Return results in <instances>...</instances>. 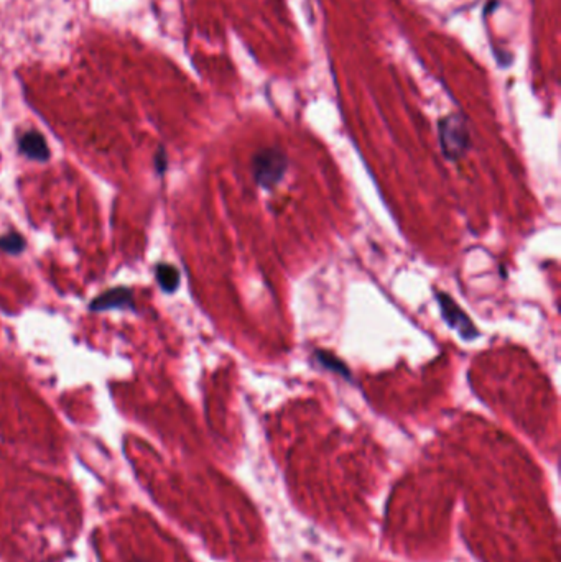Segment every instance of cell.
<instances>
[{"label":"cell","mask_w":561,"mask_h":562,"mask_svg":"<svg viewBox=\"0 0 561 562\" xmlns=\"http://www.w3.org/2000/svg\"><path fill=\"white\" fill-rule=\"evenodd\" d=\"M155 276H157L158 284H160V288L165 293L171 294V293H175L176 289H178L181 276H180V271L176 270L173 265H170V264L157 265Z\"/></svg>","instance_id":"8992f818"},{"label":"cell","mask_w":561,"mask_h":562,"mask_svg":"<svg viewBox=\"0 0 561 562\" xmlns=\"http://www.w3.org/2000/svg\"><path fill=\"white\" fill-rule=\"evenodd\" d=\"M436 298L438 303H440L441 314L451 329H455L461 337L466 339V341H473V339L479 337L477 328L474 326L473 321H471V317L461 310L455 299L448 296L446 293H438Z\"/></svg>","instance_id":"3957f363"},{"label":"cell","mask_w":561,"mask_h":562,"mask_svg":"<svg viewBox=\"0 0 561 562\" xmlns=\"http://www.w3.org/2000/svg\"><path fill=\"white\" fill-rule=\"evenodd\" d=\"M287 170V158L280 150L264 148L253 155L252 171L257 184L271 189L282 181Z\"/></svg>","instance_id":"6da1fadb"},{"label":"cell","mask_w":561,"mask_h":562,"mask_svg":"<svg viewBox=\"0 0 561 562\" xmlns=\"http://www.w3.org/2000/svg\"><path fill=\"white\" fill-rule=\"evenodd\" d=\"M166 168H168V155H166L165 148L160 147L155 155V170L158 175H163L166 171Z\"/></svg>","instance_id":"9c48e42d"},{"label":"cell","mask_w":561,"mask_h":562,"mask_svg":"<svg viewBox=\"0 0 561 562\" xmlns=\"http://www.w3.org/2000/svg\"><path fill=\"white\" fill-rule=\"evenodd\" d=\"M441 150L448 160H458L469 148V134L461 115H448L440 122Z\"/></svg>","instance_id":"7a4b0ae2"},{"label":"cell","mask_w":561,"mask_h":562,"mask_svg":"<svg viewBox=\"0 0 561 562\" xmlns=\"http://www.w3.org/2000/svg\"><path fill=\"white\" fill-rule=\"evenodd\" d=\"M90 311H107V310H135L134 294L129 288L117 287L109 289V291L102 293L101 296L90 301Z\"/></svg>","instance_id":"277c9868"},{"label":"cell","mask_w":561,"mask_h":562,"mask_svg":"<svg viewBox=\"0 0 561 562\" xmlns=\"http://www.w3.org/2000/svg\"><path fill=\"white\" fill-rule=\"evenodd\" d=\"M316 357H318V360L326 367V369H331L333 371H338L339 375H344V377H347L346 365H344L342 362H339V359H336V357H333L331 353L319 351V352H316Z\"/></svg>","instance_id":"ba28073f"},{"label":"cell","mask_w":561,"mask_h":562,"mask_svg":"<svg viewBox=\"0 0 561 562\" xmlns=\"http://www.w3.org/2000/svg\"><path fill=\"white\" fill-rule=\"evenodd\" d=\"M26 242L18 232H8L6 235H0V250L8 253V255H18L25 250Z\"/></svg>","instance_id":"52a82bcc"},{"label":"cell","mask_w":561,"mask_h":562,"mask_svg":"<svg viewBox=\"0 0 561 562\" xmlns=\"http://www.w3.org/2000/svg\"><path fill=\"white\" fill-rule=\"evenodd\" d=\"M18 150H20L22 155L40 163L48 161L49 155H52L47 138L40 132H36V130H29V132L20 135V138H18Z\"/></svg>","instance_id":"5b68a950"}]
</instances>
